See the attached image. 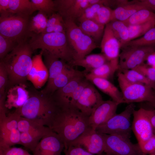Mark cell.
<instances>
[{"mask_svg": "<svg viewBox=\"0 0 155 155\" xmlns=\"http://www.w3.org/2000/svg\"><path fill=\"white\" fill-rule=\"evenodd\" d=\"M59 106L48 127L59 135L64 142V149H66L91 127L89 124V117L76 107L70 103Z\"/></svg>", "mask_w": 155, "mask_h": 155, "instance_id": "cell-1", "label": "cell"}, {"mask_svg": "<svg viewBox=\"0 0 155 155\" xmlns=\"http://www.w3.org/2000/svg\"><path fill=\"white\" fill-rule=\"evenodd\" d=\"M28 40L18 44L0 60L8 73L7 88L20 84H26L27 76L32 65V55L34 51Z\"/></svg>", "mask_w": 155, "mask_h": 155, "instance_id": "cell-2", "label": "cell"}, {"mask_svg": "<svg viewBox=\"0 0 155 155\" xmlns=\"http://www.w3.org/2000/svg\"><path fill=\"white\" fill-rule=\"evenodd\" d=\"M34 90L29 91V97L16 111L23 117L48 127L59 105L52 95Z\"/></svg>", "mask_w": 155, "mask_h": 155, "instance_id": "cell-3", "label": "cell"}, {"mask_svg": "<svg viewBox=\"0 0 155 155\" xmlns=\"http://www.w3.org/2000/svg\"><path fill=\"white\" fill-rule=\"evenodd\" d=\"M32 50H45L68 63L74 59L73 52L69 43L66 33L60 32H31L28 40Z\"/></svg>", "mask_w": 155, "mask_h": 155, "instance_id": "cell-4", "label": "cell"}, {"mask_svg": "<svg viewBox=\"0 0 155 155\" xmlns=\"http://www.w3.org/2000/svg\"><path fill=\"white\" fill-rule=\"evenodd\" d=\"M29 18L10 12L0 17V34L18 44L28 40L31 32L29 30Z\"/></svg>", "mask_w": 155, "mask_h": 155, "instance_id": "cell-5", "label": "cell"}, {"mask_svg": "<svg viewBox=\"0 0 155 155\" xmlns=\"http://www.w3.org/2000/svg\"><path fill=\"white\" fill-rule=\"evenodd\" d=\"M64 20L66 34L74 53V60L83 58L98 47L95 41L84 33L74 21Z\"/></svg>", "mask_w": 155, "mask_h": 155, "instance_id": "cell-6", "label": "cell"}, {"mask_svg": "<svg viewBox=\"0 0 155 155\" xmlns=\"http://www.w3.org/2000/svg\"><path fill=\"white\" fill-rule=\"evenodd\" d=\"M135 107L133 103L129 104L123 111L116 114L96 130L100 133L116 135L130 139L132 131L131 118Z\"/></svg>", "mask_w": 155, "mask_h": 155, "instance_id": "cell-7", "label": "cell"}, {"mask_svg": "<svg viewBox=\"0 0 155 155\" xmlns=\"http://www.w3.org/2000/svg\"><path fill=\"white\" fill-rule=\"evenodd\" d=\"M119 85L122 94L123 103H133L153 101L155 93L153 89L147 85L130 82L127 80L121 72L117 74Z\"/></svg>", "mask_w": 155, "mask_h": 155, "instance_id": "cell-8", "label": "cell"}, {"mask_svg": "<svg viewBox=\"0 0 155 155\" xmlns=\"http://www.w3.org/2000/svg\"><path fill=\"white\" fill-rule=\"evenodd\" d=\"M121 49L119 70L133 69L144 64L149 55L155 51V46H126Z\"/></svg>", "mask_w": 155, "mask_h": 155, "instance_id": "cell-9", "label": "cell"}, {"mask_svg": "<svg viewBox=\"0 0 155 155\" xmlns=\"http://www.w3.org/2000/svg\"><path fill=\"white\" fill-rule=\"evenodd\" d=\"M102 134L105 144L104 152L107 155H144L139 144L132 143L129 138Z\"/></svg>", "mask_w": 155, "mask_h": 155, "instance_id": "cell-10", "label": "cell"}, {"mask_svg": "<svg viewBox=\"0 0 155 155\" xmlns=\"http://www.w3.org/2000/svg\"><path fill=\"white\" fill-rule=\"evenodd\" d=\"M81 147L93 154L104 152V140L102 133L90 128L72 142L69 146Z\"/></svg>", "mask_w": 155, "mask_h": 155, "instance_id": "cell-11", "label": "cell"}, {"mask_svg": "<svg viewBox=\"0 0 155 155\" xmlns=\"http://www.w3.org/2000/svg\"><path fill=\"white\" fill-rule=\"evenodd\" d=\"M133 115L132 131L140 145L149 139L155 133L147 115L146 109L141 108L135 110Z\"/></svg>", "mask_w": 155, "mask_h": 155, "instance_id": "cell-12", "label": "cell"}, {"mask_svg": "<svg viewBox=\"0 0 155 155\" xmlns=\"http://www.w3.org/2000/svg\"><path fill=\"white\" fill-rule=\"evenodd\" d=\"M103 101L101 95L90 82L84 89L75 106L89 117Z\"/></svg>", "mask_w": 155, "mask_h": 155, "instance_id": "cell-13", "label": "cell"}, {"mask_svg": "<svg viewBox=\"0 0 155 155\" xmlns=\"http://www.w3.org/2000/svg\"><path fill=\"white\" fill-rule=\"evenodd\" d=\"M64 148L61 137L51 130L42 138L32 152L33 155H61Z\"/></svg>", "mask_w": 155, "mask_h": 155, "instance_id": "cell-14", "label": "cell"}, {"mask_svg": "<svg viewBox=\"0 0 155 155\" xmlns=\"http://www.w3.org/2000/svg\"><path fill=\"white\" fill-rule=\"evenodd\" d=\"M56 11L64 20L74 21L78 19L89 5L88 0H57L54 1Z\"/></svg>", "mask_w": 155, "mask_h": 155, "instance_id": "cell-15", "label": "cell"}, {"mask_svg": "<svg viewBox=\"0 0 155 155\" xmlns=\"http://www.w3.org/2000/svg\"><path fill=\"white\" fill-rule=\"evenodd\" d=\"M118 102L113 100H104L89 117L90 127L96 130L115 115L118 105Z\"/></svg>", "mask_w": 155, "mask_h": 155, "instance_id": "cell-16", "label": "cell"}, {"mask_svg": "<svg viewBox=\"0 0 155 155\" xmlns=\"http://www.w3.org/2000/svg\"><path fill=\"white\" fill-rule=\"evenodd\" d=\"M42 53L32 57V65L27 76V80L32 84L36 89L41 88L48 81L49 73L42 59Z\"/></svg>", "mask_w": 155, "mask_h": 155, "instance_id": "cell-17", "label": "cell"}, {"mask_svg": "<svg viewBox=\"0 0 155 155\" xmlns=\"http://www.w3.org/2000/svg\"><path fill=\"white\" fill-rule=\"evenodd\" d=\"M100 47L102 53L108 61L119 59L121 44L108 23L105 26Z\"/></svg>", "mask_w": 155, "mask_h": 155, "instance_id": "cell-18", "label": "cell"}, {"mask_svg": "<svg viewBox=\"0 0 155 155\" xmlns=\"http://www.w3.org/2000/svg\"><path fill=\"white\" fill-rule=\"evenodd\" d=\"M85 73V71L76 70L70 66L51 82L47 83L45 87L40 91L44 94L52 95L55 91L65 86L75 78Z\"/></svg>", "mask_w": 155, "mask_h": 155, "instance_id": "cell-19", "label": "cell"}, {"mask_svg": "<svg viewBox=\"0 0 155 155\" xmlns=\"http://www.w3.org/2000/svg\"><path fill=\"white\" fill-rule=\"evenodd\" d=\"M26 84H20L9 88L6 95L5 106L7 108L16 109L22 106L29 97Z\"/></svg>", "mask_w": 155, "mask_h": 155, "instance_id": "cell-20", "label": "cell"}, {"mask_svg": "<svg viewBox=\"0 0 155 155\" xmlns=\"http://www.w3.org/2000/svg\"><path fill=\"white\" fill-rule=\"evenodd\" d=\"M85 77L102 92L109 96L112 100L119 104L123 103L121 92L108 80L91 76L86 73Z\"/></svg>", "mask_w": 155, "mask_h": 155, "instance_id": "cell-21", "label": "cell"}, {"mask_svg": "<svg viewBox=\"0 0 155 155\" xmlns=\"http://www.w3.org/2000/svg\"><path fill=\"white\" fill-rule=\"evenodd\" d=\"M41 50L44 58V62L49 73L48 83L70 65L65 61L55 57L47 51Z\"/></svg>", "mask_w": 155, "mask_h": 155, "instance_id": "cell-22", "label": "cell"}, {"mask_svg": "<svg viewBox=\"0 0 155 155\" xmlns=\"http://www.w3.org/2000/svg\"><path fill=\"white\" fill-rule=\"evenodd\" d=\"M85 73L75 78L52 94V96L57 103L61 105L70 103V98L76 88L85 78Z\"/></svg>", "mask_w": 155, "mask_h": 155, "instance_id": "cell-23", "label": "cell"}, {"mask_svg": "<svg viewBox=\"0 0 155 155\" xmlns=\"http://www.w3.org/2000/svg\"><path fill=\"white\" fill-rule=\"evenodd\" d=\"M108 61L102 53L88 55L82 59L73 60L68 64L71 66H81L89 73Z\"/></svg>", "mask_w": 155, "mask_h": 155, "instance_id": "cell-24", "label": "cell"}, {"mask_svg": "<svg viewBox=\"0 0 155 155\" xmlns=\"http://www.w3.org/2000/svg\"><path fill=\"white\" fill-rule=\"evenodd\" d=\"M144 8H146L140 4L138 1L128 2L113 10L111 21L118 20L124 22L137 11Z\"/></svg>", "mask_w": 155, "mask_h": 155, "instance_id": "cell-25", "label": "cell"}, {"mask_svg": "<svg viewBox=\"0 0 155 155\" xmlns=\"http://www.w3.org/2000/svg\"><path fill=\"white\" fill-rule=\"evenodd\" d=\"M18 129L21 133H32L44 136L52 130L47 127L21 116L18 122Z\"/></svg>", "mask_w": 155, "mask_h": 155, "instance_id": "cell-26", "label": "cell"}, {"mask_svg": "<svg viewBox=\"0 0 155 155\" xmlns=\"http://www.w3.org/2000/svg\"><path fill=\"white\" fill-rule=\"evenodd\" d=\"M80 22L79 26L81 30L95 42L102 37L105 26L99 24L92 20H84Z\"/></svg>", "mask_w": 155, "mask_h": 155, "instance_id": "cell-27", "label": "cell"}, {"mask_svg": "<svg viewBox=\"0 0 155 155\" xmlns=\"http://www.w3.org/2000/svg\"><path fill=\"white\" fill-rule=\"evenodd\" d=\"M119 59L108 61L86 74L90 76L108 80L119 69Z\"/></svg>", "mask_w": 155, "mask_h": 155, "instance_id": "cell-28", "label": "cell"}, {"mask_svg": "<svg viewBox=\"0 0 155 155\" xmlns=\"http://www.w3.org/2000/svg\"><path fill=\"white\" fill-rule=\"evenodd\" d=\"M9 12L13 14L30 18L34 12L30 0H10Z\"/></svg>", "mask_w": 155, "mask_h": 155, "instance_id": "cell-29", "label": "cell"}, {"mask_svg": "<svg viewBox=\"0 0 155 155\" xmlns=\"http://www.w3.org/2000/svg\"><path fill=\"white\" fill-rule=\"evenodd\" d=\"M108 24L120 42L121 49L129 41L128 26L123 22L118 20L111 21Z\"/></svg>", "mask_w": 155, "mask_h": 155, "instance_id": "cell-30", "label": "cell"}, {"mask_svg": "<svg viewBox=\"0 0 155 155\" xmlns=\"http://www.w3.org/2000/svg\"><path fill=\"white\" fill-rule=\"evenodd\" d=\"M125 78L129 81L149 86L155 89V82L149 80L147 77L136 70L125 69L119 70Z\"/></svg>", "mask_w": 155, "mask_h": 155, "instance_id": "cell-31", "label": "cell"}, {"mask_svg": "<svg viewBox=\"0 0 155 155\" xmlns=\"http://www.w3.org/2000/svg\"><path fill=\"white\" fill-rule=\"evenodd\" d=\"M155 19V13L147 9H141L123 22L127 26L136 25Z\"/></svg>", "mask_w": 155, "mask_h": 155, "instance_id": "cell-32", "label": "cell"}, {"mask_svg": "<svg viewBox=\"0 0 155 155\" xmlns=\"http://www.w3.org/2000/svg\"><path fill=\"white\" fill-rule=\"evenodd\" d=\"M45 13L38 11L35 16L30 20L29 30L32 33L39 34L43 32L46 26L48 18Z\"/></svg>", "mask_w": 155, "mask_h": 155, "instance_id": "cell-33", "label": "cell"}, {"mask_svg": "<svg viewBox=\"0 0 155 155\" xmlns=\"http://www.w3.org/2000/svg\"><path fill=\"white\" fill-rule=\"evenodd\" d=\"M127 26L129 31V41L142 36L150 29L155 27V19L142 23L129 25Z\"/></svg>", "mask_w": 155, "mask_h": 155, "instance_id": "cell-34", "label": "cell"}, {"mask_svg": "<svg viewBox=\"0 0 155 155\" xmlns=\"http://www.w3.org/2000/svg\"><path fill=\"white\" fill-rule=\"evenodd\" d=\"M21 133L18 129L0 132V147H9L16 144H20Z\"/></svg>", "mask_w": 155, "mask_h": 155, "instance_id": "cell-35", "label": "cell"}, {"mask_svg": "<svg viewBox=\"0 0 155 155\" xmlns=\"http://www.w3.org/2000/svg\"><path fill=\"white\" fill-rule=\"evenodd\" d=\"M21 117L15 111L13 113H9L5 118L0 120V132L18 129V123Z\"/></svg>", "mask_w": 155, "mask_h": 155, "instance_id": "cell-36", "label": "cell"}, {"mask_svg": "<svg viewBox=\"0 0 155 155\" xmlns=\"http://www.w3.org/2000/svg\"><path fill=\"white\" fill-rule=\"evenodd\" d=\"M155 46V27L141 37L129 41L124 46Z\"/></svg>", "mask_w": 155, "mask_h": 155, "instance_id": "cell-37", "label": "cell"}, {"mask_svg": "<svg viewBox=\"0 0 155 155\" xmlns=\"http://www.w3.org/2000/svg\"><path fill=\"white\" fill-rule=\"evenodd\" d=\"M43 137L32 133L21 132L20 144L32 151Z\"/></svg>", "mask_w": 155, "mask_h": 155, "instance_id": "cell-38", "label": "cell"}, {"mask_svg": "<svg viewBox=\"0 0 155 155\" xmlns=\"http://www.w3.org/2000/svg\"><path fill=\"white\" fill-rule=\"evenodd\" d=\"M35 11L42 12L49 17L56 11L54 1L52 0H30Z\"/></svg>", "mask_w": 155, "mask_h": 155, "instance_id": "cell-39", "label": "cell"}, {"mask_svg": "<svg viewBox=\"0 0 155 155\" xmlns=\"http://www.w3.org/2000/svg\"><path fill=\"white\" fill-rule=\"evenodd\" d=\"M113 10L108 6L103 5L98 9L92 20L99 24L105 26L111 21Z\"/></svg>", "mask_w": 155, "mask_h": 155, "instance_id": "cell-40", "label": "cell"}, {"mask_svg": "<svg viewBox=\"0 0 155 155\" xmlns=\"http://www.w3.org/2000/svg\"><path fill=\"white\" fill-rule=\"evenodd\" d=\"M17 43L0 34V59H3L18 44Z\"/></svg>", "mask_w": 155, "mask_h": 155, "instance_id": "cell-41", "label": "cell"}, {"mask_svg": "<svg viewBox=\"0 0 155 155\" xmlns=\"http://www.w3.org/2000/svg\"><path fill=\"white\" fill-rule=\"evenodd\" d=\"M104 5L100 4H95L89 5L84 11L78 19L80 22L86 20H92L94 17L98 9Z\"/></svg>", "mask_w": 155, "mask_h": 155, "instance_id": "cell-42", "label": "cell"}, {"mask_svg": "<svg viewBox=\"0 0 155 155\" xmlns=\"http://www.w3.org/2000/svg\"><path fill=\"white\" fill-rule=\"evenodd\" d=\"M8 76L6 69L0 62V96L6 94L8 84Z\"/></svg>", "mask_w": 155, "mask_h": 155, "instance_id": "cell-43", "label": "cell"}, {"mask_svg": "<svg viewBox=\"0 0 155 155\" xmlns=\"http://www.w3.org/2000/svg\"><path fill=\"white\" fill-rule=\"evenodd\" d=\"M90 82L85 78L78 86L72 94L69 100L70 103L71 105L75 106L77 102L84 89Z\"/></svg>", "mask_w": 155, "mask_h": 155, "instance_id": "cell-44", "label": "cell"}, {"mask_svg": "<svg viewBox=\"0 0 155 155\" xmlns=\"http://www.w3.org/2000/svg\"><path fill=\"white\" fill-rule=\"evenodd\" d=\"M139 146L144 155H155V133Z\"/></svg>", "mask_w": 155, "mask_h": 155, "instance_id": "cell-45", "label": "cell"}, {"mask_svg": "<svg viewBox=\"0 0 155 155\" xmlns=\"http://www.w3.org/2000/svg\"><path fill=\"white\" fill-rule=\"evenodd\" d=\"M0 155H31L27 151L21 148L11 147H0Z\"/></svg>", "mask_w": 155, "mask_h": 155, "instance_id": "cell-46", "label": "cell"}, {"mask_svg": "<svg viewBox=\"0 0 155 155\" xmlns=\"http://www.w3.org/2000/svg\"><path fill=\"white\" fill-rule=\"evenodd\" d=\"M134 69L141 72L151 81L155 82V68L144 63Z\"/></svg>", "mask_w": 155, "mask_h": 155, "instance_id": "cell-47", "label": "cell"}, {"mask_svg": "<svg viewBox=\"0 0 155 155\" xmlns=\"http://www.w3.org/2000/svg\"><path fill=\"white\" fill-rule=\"evenodd\" d=\"M63 151L65 155H94L79 146H70Z\"/></svg>", "mask_w": 155, "mask_h": 155, "instance_id": "cell-48", "label": "cell"}, {"mask_svg": "<svg viewBox=\"0 0 155 155\" xmlns=\"http://www.w3.org/2000/svg\"><path fill=\"white\" fill-rule=\"evenodd\" d=\"M60 32L66 33V26L64 20L58 22L55 25L47 27L42 33Z\"/></svg>", "mask_w": 155, "mask_h": 155, "instance_id": "cell-49", "label": "cell"}, {"mask_svg": "<svg viewBox=\"0 0 155 155\" xmlns=\"http://www.w3.org/2000/svg\"><path fill=\"white\" fill-rule=\"evenodd\" d=\"M64 20L63 18L58 13H54L48 18L46 27L53 26L58 22Z\"/></svg>", "mask_w": 155, "mask_h": 155, "instance_id": "cell-50", "label": "cell"}, {"mask_svg": "<svg viewBox=\"0 0 155 155\" xmlns=\"http://www.w3.org/2000/svg\"><path fill=\"white\" fill-rule=\"evenodd\" d=\"M9 1L10 0H0V16H5L9 13Z\"/></svg>", "mask_w": 155, "mask_h": 155, "instance_id": "cell-51", "label": "cell"}, {"mask_svg": "<svg viewBox=\"0 0 155 155\" xmlns=\"http://www.w3.org/2000/svg\"><path fill=\"white\" fill-rule=\"evenodd\" d=\"M138 2L148 9L155 11V0H141Z\"/></svg>", "mask_w": 155, "mask_h": 155, "instance_id": "cell-52", "label": "cell"}, {"mask_svg": "<svg viewBox=\"0 0 155 155\" xmlns=\"http://www.w3.org/2000/svg\"><path fill=\"white\" fill-rule=\"evenodd\" d=\"M146 111L155 133V110L146 109Z\"/></svg>", "mask_w": 155, "mask_h": 155, "instance_id": "cell-53", "label": "cell"}, {"mask_svg": "<svg viewBox=\"0 0 155 155\" xmlns=\"http://www.w3.org/2000/svg\"><path fill=\"white\" fill-rule=\"evenodd\" d=\"M146 61L148 66L155 68V51L151 53L147 57Z\"/></svg>", "mask_w": 155, "mask_h": 155, "instance_id": "cell-54", "label": "cell"}, {"mask_svg": "<svg viewBox=\"0 0 155 155\" xmlns=\"http://www.w3.org/2000/svg\"><path fill=\"white\" fill-rule=\"evenodd\" d=\"M150 104L155 108V96L153 101Z\"/></svg>", "mask_w": 155, "mask_h": 155, "instance_id": "cell-55", "label": "cell"}, {"mask_svg": "<svg viewBox=\"0 0 155 155\" xmlns=\"http://www.w3.org/2000/svg\"><path fill=\"white\" fill-rule=\"evenodd\" d=\"M107 155L105 153H104V152L101 153V154H98V155Z\"/></svg>", "mask_w": 155, "mask_h": 155, "instance_id": "cell-56", "label": "cell"}]
</instances>
